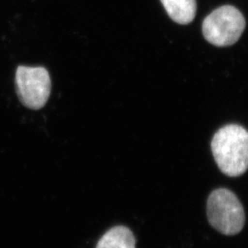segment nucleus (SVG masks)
<instances>
[{"label": "nucleus", "mask_w": 248, "mask_h": 248, "mask_svg": "<svg viewBox=\"0 0 248 248\" xmlns=\"http://www.w3.org/2000/svg\"><path fill=\"white\" fill-rule=\"evenodd\" d=\"M212 151L223 174L239 177L248 169V131L237 124L222 127L213 136Z\"/></svg>", "instance_id": "1"}, {"label": "nucleus", "mask_w": 248, "mask_h": 248, "mask_svg": "<svg viewBox=\"0 0 248 248\" xmlns=\"http://www.w3.org/2000/svg\"><path fill=\"white\" fill-rule=\"evenodd\" d=\"M210 224L224 235H235L243 230L246 214L236 195L227 188L213 190L207 202Z\"/></svg>", "instance_id": "2"}, {"label": "nucleus", "mask_w": 248, "mask_h": 248, "mask_svg": "<svg viewBox=\"0 0 248 248\" xmlns=\"http://www.w3.org/2000/svg\"><path fill=\"white\" fill-rule=\"evenodd\" d=\"M246 29V19L239 9L222 6L213 10L204 19L202 32L205 39L216 46L235 44Z\"/></svg>", "instance_id": "3"}, {"label": "nucleus", "mask_w": 248, "mask_h": 248, "mask_svg": "<svg viewBox=\"0 0 248 248\" xmlns=\"http://www.w3.org/2000/svg\"><path fill=\"white\" fill-rule=\"evenodd\" d=\"M16 89L20 102L31 109L46 105L51 94V78L43 66L19 65L16 70Z\"/></svg>", "instance_id": "4"}, {"label": "nucleus", "mask_w": 248, "mask_h": 248, "mask_svg": "<svg viewBox=\"0 0 248 248\" xmlns=\"http://www.w3.org/2000/svg\"><path fill=\"white\" fill-rule=\"evenodd\" d=\"M133 232L124 225L112 227L99 239L96 248H136Z\"/></svg>", "instance_id": "5"}, {"label": "nucleus", "mask_w": 248, "mask_h": 248, "mask_svg": "<svg viewBox=\"0 0 248 248\" xmlns=\"http://www.w3.org/2000/svg\"><path fill=\"white\" fill-rule=\"evenodd\" d=\"M169 17L178 24H188L196 16V0H161Z\"/></svg>", "instance_id": "6"}]
</instances>
